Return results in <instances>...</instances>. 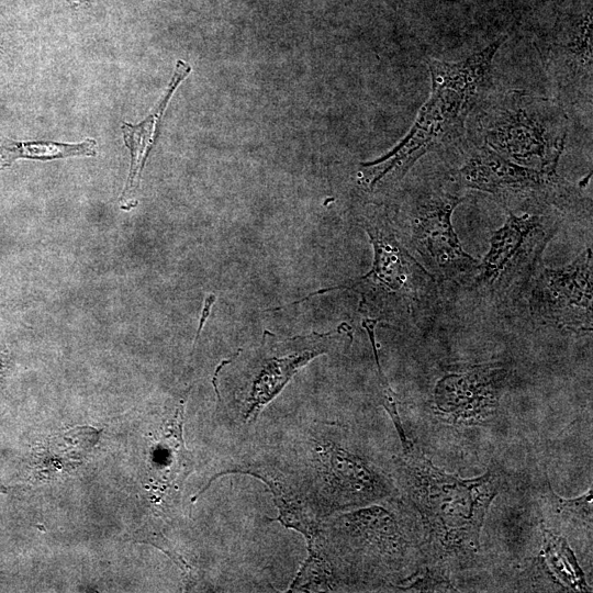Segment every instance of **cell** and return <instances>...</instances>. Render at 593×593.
I'll list each match as a JSON object with an SVG mask.
<instances>
[{
	"label": "cell",
	"mask_w": 593,
	"mask_h": 593,
	"mask_svg": "<svg viewBox=\"0 0 593 593\" xmlns=\"http://www.w3.org/2000/svg\"><path fill=\"white\" fill-rule=\"evenodd\" d=\"M190 71L191 66L188 63L178 60L171 81L164 97L156 104L154 111L144 121L137 124L127 122L122 123L123 139L131 153L130 174L121 198L122 200L127 197L132 190L138 187L141 174L144 169L147 156L155 144L158 126L166 111V107L179 83L190 74Z\"/></svg>",
	"instance_id": "obj_13"
},
{
	"label": "cell",
	"mask_w": 593,
	"mask_h": 593,
	"mask_svg": "<svg viewBox=\"0 0 593 593\" xmlns=\"http://www.w3.org/2000/svg\"><path fill=\"white\" fill-rule=\"evenodd\" d=\"M479 114L484 145L518 165L555 172L568 120L552 100L510 90L489 97Z\"/></svg>",
	"instance_id": "obj_5"
},
{
	"label": "cell",
	"mask_w": 593,
	"mask_h": 593,
	"mask_svg": "<svg viewBox=\"0 0 593 593\" xmlns=\"http://www.w3.org/2000/svg\"><path fill=\"white\" fill-rule=\"evenodd\" d=\"M463 200L445 186H435L419 189L409 205L407 236L401 237L438 283L470 287L478 271L479 261L463 250L451 223Z\"/></svg>",
	"instance_id": "obj_7"
},
{
	"label": "cell",
	"mask_w": 593,
	"mask_h": 593,
	"mask_svg": "<svg viewBox=\"0 0 593 593\" xmlns=\"http://www.w3.org/2000/svg\"><path fill=\"white\" fill-rule=\"evenodd\" d=\"M462 187L493 195L507 211H541L570 206L573 188L548 172L513 163L485 145L474 148L457 170Z\"/></svg>",
	"instance_id": "obj_8"
},
{
	"label": "cell",
	"mask_w": 593,
	"mask_h": 593,
	"mask_svg": "<svg viewBox=\"0 0 593 593\" xmlns=\"http://www.w3.org/2000/svg\"><path fill=\"white\" fill-rule=\"evenodd\" d=\"M377 323L378 321L376 318L366 317L362 321V326L367 331V334L369 336V339L372 346L374 360L377 365V372H378V380H379V385H380L382 405L384 406L391 419L393 421L395 429L402 443L403 450L404 452H406L412 448L413 444L407 439L405 435V432H404V428L402 426V422L399 415V411H398V400H396L395 393L390 388L389 382L387 378L384 377L381 366H380L378 349H377V344H376V336H374V328H376Z\"/></svg>",
	"instance_id": "obj_15"
},
{
	"label": "cell",
	"mask_w": 593,
	"mask_h": 593,
	"mask_svg": "<svg viewBox=\"0 0 593 593\" xmlns=\"http://www.w3.org/2000/svg\"><path fill=\"white\" fill-rule=\"evenodd\" d=\"M216 298L214 294H209L205 300H204V305H203V309H202V313H201V317H200V321H199V327L197 329V335L194 337V342H193V349L195 347V344L200 337V334H201V331L210 315V311H211V307L213 305V303L215 302Z\"/></svg>",
	"instance_id": "obj_16"
},
{
	"label": "cell",
	"mask_w": 593,
	"mask_h": 593,
	"mask_svg": "<svg viewBox=\"0 0 593 593\" xmlns=\"http://www.w3.org/2000/svg\"><path fill=\"white\" fill-rule=\"evenodd\" d=\"M541 548L526 570L527 582L534 590L589 592L582 571L567 539L541 524Z\"/></svg>",
	"instance_id": "obj_11"
},
{
	"label": "cell",
	"mask_w": 593,
	"mask_h": 593,
	"mask_svg": "<svg viewBox=\"0 0 593 593\" xmlns=\"http://www.w3.org/2000/svg\"><path fill=\"white\" fill-rule=\"evenodd\" d=\"M537 503L542 514L541 524L563 537L592 539V489L583 495L564 499L555 493L545 474L538 481Z\"/></svg>",
	"instance_id": "obj_12"
},
{
	"label": "cell",
	"mask_w": 593,
	"mask_h": 593,
	"mask_svg": "<svg viewBox=\"0 0 593 593\" xmlns=\"http://www.w3.org/2000/svg\"><path fill=\"white\" fill-rule=\"evenodd\" d=\"M511 376V369L501 362L456 367L437 381L435 406L448 422L483 423L497 411Z\"/></svg>",
	"instance_id": "obj_10"
},
{
	"label": "cell",
	"mask_w": 593,
	"mask_h": 593,
	"mask_svg": "<svg viewBox=\"0 0 593 593\" xmlns=\"http://www.w3.org/2000/svg\"><path fill=\"white\" fill-rule=\"evenodd\" d=\"M363 227L373 247L372 268L365 276L321 289L314 295L348 289L361 294L360 305L380 320L393 321L419 331L434 322L439 304V283L410 253L401 234L387 219L366 220Z\"/></svg>",
	"instance_id": "obj_3"
},
{
	"label": "cell",
	"mask_w": 593,
	"mask_h": 593,
	"mask_svg": "<svg viewBox=\"0 0 593 593\" xmlns=\"http://www.w3.org/2000/svg\"><path fill=\"white\" fill-rule=\"evenodd\" d=\"M497 38L465 59H430L432 92L409 133L389 153L361 164V181L370 190L402 179L423 155L456 142L471 110L483 100L491 82L493 58L503 43Z\"/></svg>",
	"instance_id": "obj_2"
},
{
	"label": "cell",
	"mask_w": 593,
	"mask_h": 593,
	"mask_svg": "<svg viewBox=\"0 0 593 593\" xmlns=\"http://www.w3.org/2000/svg\"><path fill=\"white\" fill-rule=\"evenodd\" d=\"M529 311L544 325L582 335L593 325V260L586 248L561 268L537 269L530 284Z\"/></svg>",
	"instance_id": "obj_9"
},
{
	"label": "cell",
	"mask_w": 593,
	"mask_h": 593,
	"mask_svg": "<svg viewBox=\"0 0 593 593\" xmlns=\"http://www.w3.org/2000/svg\"><path fill=\"white\" fill-rule=\"evenodd\" d=\"M559 225L552 210L527 211L522 215L508 211L504 225L493 232L470 288L494 305L517 302L528 291L541 255Z\"/></svg>",
	"instance_id": "obj_6"
},
{
	"label": "cell",
	"mask_w": 593,
	"mask_h": 593,
	"mask_svg": "<svg viewBox=\"0 0 593 593\" xmlns=\"http://www.w3.org/2000/svg\"><path fill=\"white\" fill-rule=\"evenodd\" d=\"M98 144L92 138L80 143H59L53 141L16 142L0 138V169L9 167L18 159L54 160L77 156H96Z\"/></svg>",
	"instance_id": "obj_14"
},
{
	"label": "cell",
	"mask_w": 593,
	"mask_h": 593,
	"mask_svg": "<svg viewBox=\"0 0 593 593\" xmlns=\"http://www.w3.org/2000/svg\"><path fill=\"white\" fill-rule=\"evenodd\" d=\"M345 325L336 333L294 337L265 331L258 346L239 349L233 358L221 362L231 378L227 391L216 395L219 404L234 423L254 422L301 367L329 351Z\"/></svg>",
	"instance_id": "obj_4"
},
{
	"label": "cell",
	"mask_w": 593,
	"mask_h": 593,
	"mask_svg": "<svg viewBox=\"0 0 593 593\" xmlns=\"http://www.w3.org/2000/svg\"><path fill=\"white\" fill-rule=\"evenodd\" d=\"M395 485L422 540L426 566L450 571L478 553L491 503L505 483L497 466L473 479L437 468L414 445L393 458Z\"/></svg>",
	"instance_id": "obj_1"
}]
</instances>
